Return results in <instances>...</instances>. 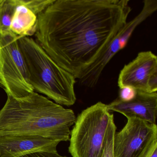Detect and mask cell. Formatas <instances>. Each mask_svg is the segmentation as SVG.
Listing matches in <instances>:
<instances>
[{
  "mask_svg": "<svg viewBox=\"0 0 157 157\" xmlns=\"http://www.w3.org/2000/svg\"><path fill=\"white\" fill-rule=\"evenodd\" d=\"M107 105L101 102L88 107L76 117L71 131L69 151L72 157H101L111 118Z\"/></svg>",
  "mask_w": 157,
  "mask_h": 157,
  "instance_id": "obj_4",
  "label": "cell"
},
{
  "mask_svg": "<svg viewBox=\"0 0 157 157\" xmlns=\"http://www.w3.org/2000/svg\"><path fill=\"white\" fill-rule=\"evenodd\" d=\"M18 44L34 91L60 105H73L77 100L75 77L56 64L33 38L20 37Z\"/></svg>",
  "mask_w": 157,
  "mask_h": 157,
  "instance_id": "obj_3",
  "label": "cell"
},
{
  "mask_svg": "<svg viewBox=\"0 0 157 157\" xmlns=\"http://www.w3.org/2000/svg\"><path fill=\"white\" fill-rule=\"evenodd\" d=\"M76 119L73 110L35 92L22 99L7 95L0 110V136L32 135L67 141Z\"/></svg>",
  "mask_w": 157,
  "mask_h": 157,
  "instance_id": "obj_2",
  "label": "cell"
},
{
  "mask_svg": "<svg viewBox=\"0 0 157 157\" xmlns=\"http://www.w3.org/2000/svg\"><path fill=\"white\" fill-rule=\"evenodd\" d=\"M60 141L38 136H0V157H23L36 152H58Z\"/></svg>",
  "mask_w": 157,
  "mask_h": 157,
  "instance_id": "obj_9",
  "label": "cell"
},
{
  "mask_svg": "<svg viewBox=\"0 0 157 157\" xmlns=\"http://www.w3.org/2000/svg\"><path fill=\"white\" fill-rule=\"evenodd\" d=\"M114 137V157H149L157 147V124L136 118H127Z\"/></svg>",
  "mask_w": 157,
  "mask_h": 157,
  "instance_id": "obj_6",
  "label": "cell"
},
{
  "mask_svg": "<svg viewBox=\"0 0 157 157\" xmlns=\"http://www.w3.org/2000/svg\"><path fill=\"white\" fill-rule=\"evenodd\" d=\"M157 10V1L145 0L140 12L130 21L127 22L109 44L102 55L87 70V77L94 82L99 81L102 72L113 57L125 48L133 32L138 25Z\"/></svg>",
  "mask_w": 157,
  "mask_h": 157,
  "instance_id": "obj_8",
  "label": "cell"
},
{
  "mask_svg": "<svg viewBox=\"0 0 157 157\" xmlns=\"http://www.w3.org/2000/svg\"><path fill=\"white\" fill-rule=\"evenodd\" d=\"M149 157H157V147L154 149Z\"/></svg>",
  "mask_w": 157,
  "mask_h": 157,
  "instance_id": "obj_17",
  "label": "cell"
},
{
  "mask_svg": "<svg viewBox=\"0 0 157 157\" xmlns=\"http://www.w3.org/2000/svg\"><path fill=\"white\" fill-rule=\"evenodd\" d=\"M107 107L109 111L122 114L127 118H139L156 124L157 92L137 91L132 100L123 101L117 98L107 105Z\"/></svg>",
  "mask_w": 157,
  "mask_h": 157,
  "instance_id": "obj_10",
  "label": "cell"
},
{
  "mask_svg": "<svg viewBox=\"0 0 157 157\" xmlns=\"http://www.w3.org/2000/svg\"><path fill=\"white\" fill-rule=\"evenodd\" d=\"M23 157H67L59 155L58 152H36L26 155Z\"/></svg>",
  "mask_w": 157,
  "mask_h": 157,
  "instance_id": "obj_16",
  "label": "cell"
},
{
  "mask_svg": "<svg viewBox=\"0 0 157 157\" xmlns=\"http://www.w3.org/2000/svg\"><path fill=\"white\" fill-rule=\"evenodd\" d=\"M18 2L11 24V32L19 37L32 36L36 32L37 15L23 4L21 0Z\"/></svg>",
  "mask_w": 157,
  "mask_h": 157,
  "instance_id": "obj_11",
  "label": "cell"
},
{
  "mask_svg": "<svg viewBox=\"0 0 157 157\" xmlns=\"http://www.w3.org/2000/svg\"><path fill=\"white\" fill-rule=\"evenodd\" d=\"M116 126L114 121V117L111 118L105 134L104 146L101 157H114L113 152V141L116 132Z\"/></svg>",
  "mask_w": 157,
  "mask_h": 157,
  "instance_id": "obj_13",
  "label": "cell"
},
{
  "mask_svg": "<svg viewBox=\"0 0 157 157\" xmlns=\"http://www.w3.org/2000/svg\"><path fill=\"white\" fill-rule=\"evenodd\" d=\"M18 5V0L0 1V34L11 33V24Z\"/></svg>",
  "mask_w": 157,
  "mask_h": 157,
  "instance_id": "obj_12",
  "label": "cell"
},
{
  "mask_svg": "<svg viewBox=\"0 0 157 157\" xmlns=\"http://www.w3.org/2000/svg\"><path fill=\"white\" fill-rule=\"evenodd\" d=\"M19 37L12 33L0 34V86L7 95L17 99L34 92L19 47Z\"/></svg>",
  "mask_w": 157,
  "mask_h": 157,
  "instance_id": "obj_5",
  "label": "cell"
},
{
  "mask_svg": "<svg viewBox=\"0 0 157 157\" xmlns=\"http://www.w3.org/2000/svg\"><path fill=\"white\" fill-rule=\"evenodd\" d=\"M55 0H21L23 4L33 12L36 15L44 10Z\"/></svg>",
  "mask_w": 157,
  "mask_h": 157,
  "instance_id": "obj_14",
  "label": "cell"
},
{
  "mask_svg": "<svg viewBox=\"0 0 157 157\" xmlns=\"http://www.w3.org/2000/svg\"><path fill=\"white\" fill-rule=\"evenodd\" d=\"M137 91L129 86L120 88L118 98L123 101H128L134 99L136 95Z\"/></svg>",
  "mask_w": 157,
  "mask_h": 157,
  "instance_id": "obj_15",
  "label": "cell"
},
{
  "mask_svg": "<svg viewBox=\"0 0 157 157\" xmlns=\"http://www.w3.org/2000/svg\"><path fill=\"white\" fill-rule=\"evenodd\" d=\"M129 0H55L37 15L36 42L79 80L127 22Z\"/></svg>",
  "mask_w": 157,
  "mask_h": 157,
  "instance_id": "obj_1",
  "label": "cell"
},
{
  "mask_svg": "<svg viewBox=\"0 0 157 157\" xmlns=\"http://www.w3.org/2000/svg\"><path fill=\"white\" fill-rule=\"evenodd\" d=\"M119 88L129 86L139 91H157V57L150 51L138 53L124 66L118 76Z\"/></svg>",
  "mask_w": 157,
  "mask_h": 157,
  "instance_id": "obj_7",
  "label": "cell"
}]
</instances>
